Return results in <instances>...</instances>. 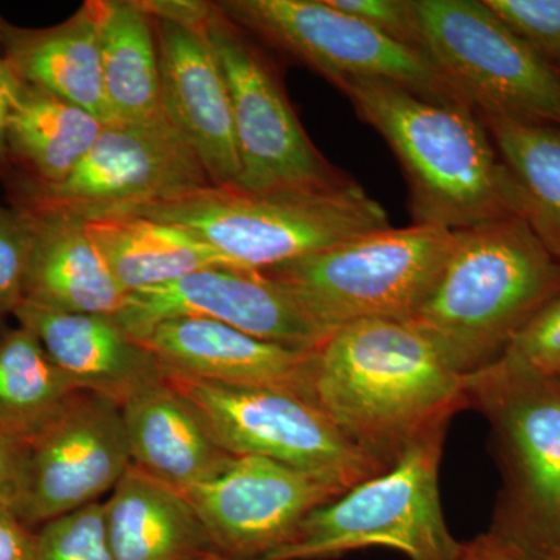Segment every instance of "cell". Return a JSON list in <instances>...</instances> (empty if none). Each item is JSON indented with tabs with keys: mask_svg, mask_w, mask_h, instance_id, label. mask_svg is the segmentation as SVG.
I'll list each match as a JSON object with an SVG mask.
<instances>
[{
	"mask_svg": "<svg viewBox=\"0 0 560 560\" xmlns=\"http://www.w3.org/2000/svg\"><path fill=\"white\" fill-rule=\"evenodd\" d=\"M312 399L385 469L469 405L466 378L425 335L397 319L331 331L315 352Z\"/></svg>",
	"mask_w": 560,
	"mask_h": 560,
	"instance_id": "cell-1",
	"label": "cell"
},
{
	"mask_svg": "<svg viewBox=\"0 0 560 560\" xmlns=\"http://www.w3.org/2000/svg\"><path fill=\"white\" fill-rule=\"evenodd\" d=\"M396 154L412 224L452 232L521 217V195L469 103L433 101L383 80L338 88Z\"/></svg>",
	"mask_w": 560,
	"mask_h": 560,
	"instance_id": "cell-2",
	"label": "cell"
},
{
	"mask_svg": "<svg viewBox=\"0 0 560 560\" xmlns=\"http://www.w3.org/2000/svg\"><path fill=\"white\" fill-rule=\"evenodd\" d=\"M558 293L560 260L525 220L510 217L456 232L440 278L407 323L466 378L499 359Z\"/></svg>",
	"mask_w": 560,
	"mask_h": 560,
	"instance_id": "cell-3",
	"label": "cell"
},
{
	"mask_svg": "<svg viewBox=\"0 0 560 560\" xmlns=\"http://www.w3.org/2000/svg\"><path fill=\"white\" fill-rule=\"evenodd\" d=\"M120 215L175 224L212 246L231 267L253 271L390 228L381 202L355 180L326 190L250 191L209 184Z\"/></svg>",
	"mask_w": 560,
	"mask_h": 560,
	"instance_id": "cell-4",
	"label": "cell"
},
{
	"mask_svg": "<svg viewBox=\"0 0 560 560\" xmlns=\"http://www.w3.org/2000/svg\"><path fill=\"white\" fill-rule=\"evenodd\" d=\"M456 245L441 228H388L260 271L282 283L324 329L368 319L408 320Z\"/></svg>",
	"mask_w": 560,
	"mask_h": 560,
	"instance_id": "cell-5",
	"label": "cell"
},
{
	"mask_svg": "<svg viewBox=\"0 0 560 560\" xmlns=\"http://www.w3.org/2000/svg\"><path fill=\"white\" fill-rule=\"evenodd\" d=\"M445 434L447 429L433 431L389 469L313 511L289 545L261 560H327L366 548H389L411 560H458L460 541L441 506Z\"/></svg>",
	"mask_w": 560,
	"mask_h": 560,
	"instance_id": "cell-6",
	"label": "cell"
},
{
	"mask_svg": "<svg viewBox=\"0 0 560 560\" xmlns=\"http://www.w3.org/2000/svg\"><path fill=\"white\" fill-rule=\"evenodd\" d=\"M427 57L481 117L560 128V75L485 0H415Z\"/></svg>",
	"mask_w": 560,
	"mask_h": 560,
	"instance_id": "cell-7",
	"label": "cell"
},
{
	"mask_svg": "<svg viewBox=\"0 0 560 560\" xmlns=\"http://www.w3.org/2000/svg\"><path fill=\"white\" fill-rule=\"evenodd\" d=\"M164 378L232 456L276 460L340 482L346 489L386 470L360 451L315 401L294 390L172 374Z\"/></svg>",
	"mask_w": 560,
	"mask_h": 560,
	"instance_id": "cell-8",
	"label": "cell"
},
{
	"mask_svg": "<svg viewBox=\"0 0 560 560\" xmlns=\"http://www.w3.org/2000/svg\"><path fill=\"white\" fill-rule=\"evenodd\" d=\"M14 208L62 213L83 221L120 215L209 186L201 161L165 117L105 125L90 153L54 186L7 175Z\"/></svg>",
	"mask_w": 560,
	"mask_h": 560,
	"instance_id": "cell-9",
	"label": "cell"
},
{
	"mask_svg": "<svg viewBox=\"0 0 560 560\" xmlns=\"http://www.w3.org/2000/svg\"><path fill=\"white\" fill-rule=\"evenodd\" d=\"M466 393L492 423L506 477L490 530L515 544L560 541V377L488 366L466 377Z\"/></svg>",
	"mask_w": 560,
	"mask_h": 560,
	"instance_id": "cell-10",
	"label": "cell"
},
{
	"mask_svg": "<svg viewBox=\"0 0 560 560\" xmlns=\"http://www.w3.org/2000/svg\"><path fill=\"white\" fill-rule=\"evenodd\" d=\"M206 35L230 91L241 160L238 187L250 191L326 190L353 179L324 158L302 128L271 62L209 2Z\"/></svg>",
	"mask_w": 560,
	"mask_h": 560,
	"instance_id": "cell-11",
	"label": "cell"
},
{
	"mask_svg": "<svg viewBox=\"0 0 560 560\" xmlns=\"http://www.w3.org/2000/svg\"><path fill=\"white\" fill-rule=\"evenodd\" d=\"M254 38L318 72L340 88L383 80L433 101H463L429 57L335 9L327 0H224L215 2ZM467 103V102H466Z\"/></svg>",
	"mask_w": 560,
	"mask_h": 560,
	"instance_id": "cell-12",
	"label": "cell"
},
{
	"mask_svg": "<svg viewBox=\"0 0 560 560\" xmlns=\"http://www.w3.org/2000/svg\"><path fill=\"white\" fill-rule=\"evenodd\" d=\"M131 467L119 405L79 390L38 436L25 444L14 514L35 529L98 503Z\"/></svg>",
	"mask_w": 560,
	"mask_h": 560,
	"instance_id": "cell-13",
	"label": "cell"
},
{
	"mask_svg": "<svg viewBox=\"0 0 560 560\" xmlns=\"http://www.w3.org/2000/svg\"><path fill=\"white\" fill-rule=\"evenodd\" d=\"M345 486L260 458L232 456L215 477L183 492L228 560H261L289 545L313 511Z\"/></svg>",
	"mask_w": 560,
	"mask_h": 560,
	"instance_id": "cell-14",
	"label": "cell"
},
{
	"mask_svg": "<svg viewBox=\"0 0 560 560\" xmlns=\"http://www.w3.org/2000/svg\"><path fill=\"white\" fill-rule=\"evenodd\" d=\"M153 20L165 117L195 151L210 183L238 187L241 160L230 91L206 35L209 2L142 0Z\"/></svg>",
	"mask_w": 560,
	"mask_h": 560,
	"instance_id": "cell-15",
	"label": "cell"
},
{
	"mask_svg": "<svg viewBox=\"0 0 560 560\" xmlns=\"http://www.w3.org/2000/svg\"><path fill=\"white\" fill-rule=\"evenodd\" d=\"M206 318L285 348L316 350L330 337L282 283L264 272L212 267L167 285L128 294L113 319L143 341L158 324Z\"/></svg>",
	"mask_w": 560,
	"mask_h": 560,
	"instance_id": "cell-16",
	"label": "cell"
},
{
	"mask_svg": "<svg viewBox=\"0 0 560 560\" xmlns=\"http://www.w3.org/2000/svg\"><path fill=\"white\" fill-rule=\"evenodd\" d=\"M140 342L164 374L289 389L313 400L316 350L285 348L206 318L164 320Z\"/></svg>",
	"mask_w": 560,
	"mask_h": 560,
	"instance_id": "cell-17",
	"label": "cell"
},
{
	"mask_svg": "<svg viewBox=\"0 0 560 560\" xmlns=\"http://www.w3.org/2000/svg\"><path fill=\"white\" fill-rule=\"evenodd\" d=\"M31 330L70 383L124 407L143 389L164 381L150 350L113 316L66 313L22 302L13 313Z\"/></svg>",
	"mask_w": 560,
	"mask_h": 560,
	"instance_id": "cell-18",
	"label": "cell"
},
{
	"mask_svg": "<svg viewBox=\"0 0 560 560\" xmlns=\"http://www.w3.org/2000/svg\"><path fill=\"white\" fill-rule=\"evenodd\" d=\"M101 0L47 28H20L0 18V57L18 79L65 98L110 125L103 90Z\"/></svg>",
	"mask_w": 560,
	"mask_h": 560,
	"instance_id": "cell-19",
	"label": "cell"
},
{
	"mask_svg": "<svg viewBox=\"0 0 560 560\" xmlns=\"http://www.w3.org/2000/svg\"><path fill=\"white\" fill-rule=\"evenodd\" d=\"M20 210L32 226L24 302L57 312L117 315L128 294L110 275L86 223L62 213Z\"/></svg>",
	"mask_w": 560,
	"mask_h": 560,
	"instance_id": "cell-20",
	"label": "cell"
},
{
	"mask_svg": "<svg viewBox=\"0 0 560 560\" xmlns=\"http://www.w3.org/2000/svg\"><path fill=\"white\" fill-rule=\"evenodd\" d=\"M120 410L131 466L180 492L215 477L232 458L165 378Z\"/></svg>",
	"mask_w": 560,
	"mask_h": 560,
	"instance_id": "cell-21",
	"label": "cell"
},
{
	"mask_svg": "<svg viewBox=\"0 0 560 560\" xmlns=\"http://www.w3.org/2000/svg\"><path fill=\"white\" fill-rule=\"evenodd\" d=\"M103 506L116 560H201L219 555L187 497L138 467L127 470Z\"/></svg>",
	"mask_w": 560,
	"mask_h": 560,
	"instance_id": "cell-22",
	"label": "cell"
},
{
	"mask_svg": "<svg viewBox=\"0 0 560 560\" xmlns=\"http://www.w3.org/2000/svg\"><path fill=\"white\" fill-rule=\"evenodd\" d=\"M84 223L110 275L127 294L167 285L205 268L231 267L212 246L175 224L135 215Z\"/></svg>",
	"mask_w": 560,
	"mask_h": 560,
	"instance_id": "cell-23",
	"label": "cell"
},
{
	"mask_svg": "<svg viewBox=\"0 0 560 560\" xmlns=\"http://www.w3.org/2000/svg\"><path fill=\"white\" fill-rule=\"evenodd\" d=\"M103 128L86 109L22 81L7 127L10 173L39 186L60 184L90 153Z\"/></svg>",
	"mask_w": 560,
	"mask_h": 560,
	"instance_id": "cell-24",
	"label": "cell"
},
{
	"mask_svg": "<svg viewBox=\"0 0 560 560\" xmlns=\"http://www.w3.org/2000/svg\"><path fill=\"white\" fill-rule=\"evenodd\" d=\"M103 90L113 124L162 116L160 57L142 0H101Z\"/></svg>",
	"mask_w": 560,
	"mask_h": 560,
	"instance_id": "cell-25",
	"label": "cell"
},
{
	"mask_svg": "<svg viewBox=\"0 0 560 560\" xmlns=\"http://www.w3.org/2000/svg\"><path fill=\"white\" fill-rule=\"evenodd\" d=\"M79 389L25 327L0 335V433L27 444Z\"/></svg>",
	"mask_w": 560,
	"mask_h": 560,
	"instance_id": "cell-26",
	"label": "cell"
},
{
	"mask_svg": "<svg viewBox=\"0 0 560 560\" xmlns=\"http://www.w3.org/2000/svg\"><path fill=\"white\" fill-rule=\"evenodd\" d=\"M481 120L517 184L521 219L560 260V128L500 117Z\"/></svg>",
	"mask_w": 560,
	"mask_h": 560,
	"instance_id": "cell-27",
	"label": "cell"
},
{
	"mask_svg": "<svg viewBox=\"0 0 560 560\" xmlns=\"http://www.w3.org/2000/svg\"><path fill=\"white\" fill-rule=\"evenodd\" d=\"M489 366L523 377H560V293L515 334Z\"/></svg>",
	"mask_w": 560,
	"mask_h": 560,
	"instance_id": "cell-28",
	"label": "cell"
},
{
	"mask_svg": "<svg viewBox=\"0 0 560 560\" xmlns=\"http://www.w3.org/2000/svg\"><path fill=\"white\" fill-rule=\"evenodd\" d=\"M35 560H116L106 536L103 503L40 526L36 530Z\"/></svg>",
	"mask_w": 560,
	"mask_h": 560,
	"instance_id": "cell-29",
	"label": "cell"
},
{
	"mask_svg": "<svg viewBox=\"0 0 560 560\" xmlns=\"http://www.w3.org/2000/svg\"><path fill=\"white\" fill-rule=\"evenodd\" d=\"M485 3L541 60L558 69L560 0H485Z\"/></svg>",
	"mask_w": 560,
	"mask_h": 560,
	"instance_id": "cell-30",
	"label": "cell"
},
{
	"mask_svg": "<svg viewBox=\"0 0 560 560\" xmlns=\"http://www.w3.org/2000/svg\"><path fill=\"white\" fill-rule=\"evenodd\" d=\"M31 250V220L22 210L0 202V313L2 315H13L24 302Z\"/></svg>",
	"mask_w": 560,
	"mask_h": 560,
	"instance_id": "cell-31",
	"label": "cell"
},
{
	"mask_svg": "<svg viewBox=\"0 0 560 560\" xmlns=\"http://www.w3.org/2000/svg\"><path fill=\"white\" fill-rule=\"evenodd\" d=\"M335 9L366 22L386 38L425 55L415 0H327Z\"/></svg>",
	"mask_w": 560,
	"mask_h": 560,
	"instance_id": "cell-32",
	"label": "cell"
},
{
	"mask_svg": "<svg viewBox=\"0 0 560 560\" xmlns=\"http://www.w3.org/2000/svg\"><path fill=\"white\" fill-rule=\"evenodd\" d=\"M25 444L0 433V506L13 510L24 477Z\"/></svg>",
	"mask_w": 560,
	"mask_h": 560,
	"instance_id": "cell-33",
	"label": "cell"
},
{
	"mask_svg": "<svg viewBox=\"0 0 560 560\" xmlns=\"http://www.w3.org/2000/svg\"><path fill=\"white\" fill-rule=\"evenodd\" d=\"M36 530L0 506V560H35Z\"/></svg>",
	"mask_w": 560,
	"mask_h": 560,
	"instance_id": "cell-34",
	"label": "cell"
},
{
	"mask_svg": "<svg viewBox=\"0 0 560 560\" xmlns=\"http://www.w3.org/2000/svg\"><path fill=\"white\" fill-rule=\"evenodd\" d=\"M21 86L22 81L18 79L9 62L0 57V178L2 179L11 171L9 151H7V127H9L11 110L16 105Z\"/></svg>",
	"mask_w": 560,
	"mask_h": 560,
	"instance_id": "cell-35",
	"label": "cell"
},
{
	"mask_svg": "<svg viewBox=\"0 0 560 560\" xmlns=\"http://www.w3.org/2000/svg\"><path fill=\"white\" fill-rule=\"evenodd\" d=\"M458 560H530L514 544L489 530L474 540L460 541Z\"/></svg>",
	"mask_w": 560,
	"mask_h": 560,
	"instance_id": "cell-36",
	"label": "cell"
},
{
	"mask_svg": "<svg viewBox=\"0 0 560 560\" xmlns=\"http://www.w3.org/2000/svg\"><path fill=\"white\" fill-rule=\"evenodd\" d=\"M511 544H514L530 560H560V541H536V544L511 541Z\"/></svg>",
	"mask_w": 560,
	"mask_h": 560,
	"instance_id": "cell-37",
	"label": "cell"
},
{
	"mask_svg": "<svg viewBox=\"0 0 560 560\" xmlns=\"http://www.w3.org/2000/svg\"><path fill=\"white\" fill-rule=\"evenodd\" d=\"M5 318H7V316L2 315V313H0V335H2L3 330L7 329V327H5Z\"/></svg>",
	"mask_w": 560,
	"mask_h": 560,
	"instance_id": "cell-38",
	"label": "cell"
},
{
	"mask_svg": "<svg viewBox=\"0 0 560 560\" xmlns=\"http://www.w3.org/2000/svg\"><path fill=\"white\" fill-rule=\"evenodd\" d=\"M201 560H228V559L223 558V556H221V555H212V556H208V558H205Z\"/></svg>",
	"mask_w": 560,
	"mask_h": 560,
	"instance_id": "cell-39",
	"label": "cell"
},
{
	"mask_svg": "<svg viewBox=\"0 0 560 560\" xmlns=\"http://www.w3.org/2000/svg\"><path fill=\"white\" fill-rule=\"evenodd\" d=\"M556 70H558V72H559V75H560V65L558 66V69H556Z\"/></svg>",
	"mask_w": 560,
	"mask_h": 560,
	"instance_id": "cell-40",
	"label": "cell"
}]
</instances>
